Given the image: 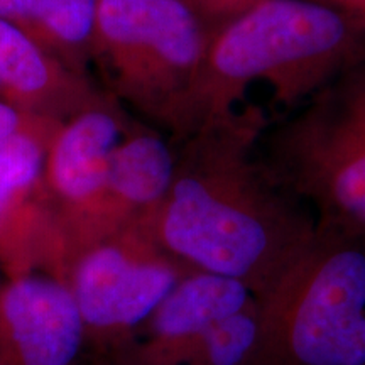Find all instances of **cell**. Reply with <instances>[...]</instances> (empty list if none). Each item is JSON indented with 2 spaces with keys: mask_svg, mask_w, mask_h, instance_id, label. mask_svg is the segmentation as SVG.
<instances>
[{
  "mask_svg": "<svg viewBox=\"0 0 365 365\" xmlns=\"http://www.w3.org/2000/svg\"><path fill=\"white\" fill-rule=\"evenodd\" d=\"M261 108L203 127L176 154L173 182L145 222L154 240L190 271L242 282L262 298L317 232L312 212L257 158Z\"/></svg>",
  "mask_w": 365,
  "mask_h": 365,
  "instance_id": "6da1fadb",
  "label": "cell"
},
{
  "mask_svg": "<svg viewBox=\"0 0 365 365\" xmlns=\"http://www.w3.org/2000/svg\"><path fill=\"white\" fill-rule=\"evenodd\" d=\"M364 59V17L317 0H262L210 41L191 107H208L207 127L262 85L289 112Z\"/></svg>",
  "mask_w": 365,
  "mask_h": 365,
  "instance_id": "7a4b0ae2",
  "label": "cell"
},
{
  "mask_svg": "<svg viewBox=\"0 0 365 365\" xmlns=\"http://www.w3.org/2000/svg\"><path fill=\"white\" fill-rule=\"evenodd\" d=\"M259 317L252 365H365V235L317 225Z\"/></svg>",
  "mask_w": 365,
  "mask_h": 365,
  "instance_id": "3957f363",
  "label": "cell"
},
{
  "mask_svg": "<svg viewBox=\"0 0 365 365\" xmlns=\"http://www.w3.org/2000/svg\"><path fill=\"white\" fill-rule=\"evenodd\" d=\"M257 158L317 225L365 235V59L267 122Z\"/></svg>",
  "mask_w": 365,
  "mask_h": 365,
  "instance_id": "277c9868",
  "label": "cell"
},
{
  "mask_svg": "<svg viewBox=\"0 0 365 365\" xmlns=\"http://www.w3.org/2000/svg\"><path fill=\"white\" fill-rule=\"evenodd\" d=\"M159 247L145 222L76 255L68 271L90 360H107L188 272Z\"/></svg>",
  "mask_w": 365,
  "mask_h": 365,
  "instance_id": "5b68a950",
  "label": "cell"
},
{
  "mask_svg": "<svg viewBox=\"0 0 365 365\" xmlns=\"http://www.w3.org/2000/svg\"><path fill=\"white\" fill-rule=\"evenodd\" d=\"M97 26L139 93L186 125L210 44L188 0H98Z\"/></svg>",
  "mask_w": 365,
  "mask_h": 365,
  "instance_id": "8992f818",
  "label": "cell"
},
{
  "mask_svg": "<svg viewBox=\"0 0 365 365\" xmlns=\"http://www.w3.org/2000/svg\"><path fill=\"white\" fill-rule=\"evenodd\" d=\"M120 140L115 118L105 112H86L59 132L46 156V180L61 203L54 232L65 281L71 262L85 247Z\"/></svg>",
  "mask_w": 365,
  "mask_h": 365,
  "instance_id": "52a82bcc",
  "label": "cell"
},
{
  "mask_svg": "<svg viewBox=\"0 0 365 365\" xmlns=\"http://www.w3.org/2000/svg\"><path fill=\"white\" fill-rule=\"evenodd\" d=\"M85 327L66 281L48 272L0 284V365H75Z\"/></svg>",
  "mask_w": 365,
  "mask_h": 365,
  "instance_id": "ba28073f",
  "label": "cell"
},
{
  "mask_svg": "<svg viewBox=\"0 0 365 365\" xmlns=\"http://www.w3.org/2000/svg\"><path fill=\"white\" fill-rule=\"evenodd\" d=\"M255 299L252 291L239 281L188 271L103 364L182 365L210 327Z\"/></svg>",
  "mask_w": 365,
  "mask_h": 365,
  "instance_id": "9c48e42d",
  "label": "cell"
},
{
  "mask_svg": "<svg viewBox=\"0 0 365 365\" xmlns=\"http://www.w3.org/2000/svg\"><path fill=\"white\" fill-rule=\"evenodd\" d=\"M175 170V150L159 135L135 134L120 140L83 250L153 215L170 190Z\"/></svg>",
  "mask_w": 365,
  "mask_h": 365,
  "instance_id": "30bf717a",
  "label": "cell"
},
{
  "mask_svg": "<svg viewBox=\"0 0 365 365\" xmlns=\"http://www.w3.org/2000/svg\"><path fill=\"white\" fill-rule=\"evenodd\" d=\"M46 156L38 137L22 129L0 140V264L11 249L19 205L44 175Z\"/></svg>",
  "mask_w": 365,
  "mask_h": 365,
  "instance_id": "8fae6325",
  "label": "cell"
},
{
  "mask_svg": "<svg viewBox=\"0 0 365 365\" xmlns=\"http://www.w3.org/2000/svg\"><path fill=\"white\" fill-rule=\"evenodd\" d=\"M261 317L259 299L220 319L195 346L182 365H252L257 352Z\"/></svg>",
  "mask_w": 365,
  "mask_h": 365,
  "instance_id": "7c38bea8",
  "label": "cell"
},
{
  "mask_svg": "<svg viewBox=\"0 0 365 365\" xmlns=\"http://www.w3.org/2000/svg\"><path fill=\"white\" fill-rule=\"evenodd\" d=\"M48 83V66L36 44L11 21L0 19V86L36 93Z\"/></svg>",
  "mask_w": 365,
  "mask_h": 365,
  "instance_id": "4fadbf2b",
  "label": "cell"
},
{
  "mask_svg": "<svg viewBox=\"0 0 365 365\" xmlns=\"http://www.w3.org/2000/svg\"><path fill=\"white\" fill-rule=\"evenodd\" d=\"M98 0H56L44 26L65 43H81L97 26Z\"/></svg>",
  "mask_w": 365,
  "mask_h": 365,
  "instance_id": "5bb4252c",
  "label": "cell"
},
{
  "mask_svg": "<svg viewBox=\"0 0 365 365\" xmlns=\"http://www.w3.org/2000/svg\"><path fill=\"white\" fill-rule=\"evenodd\" d=\"M56 0H0V19H34L44 24Z\"/></svg>",
  "mask_w": 365,
  "mask_h": 365,
  "instance_id": "9a60e30c",
  "label": "cell"
},
{
  "mask_svg": "<svg viewBox=\"0 0 365 365\" xmlns=\"http://www.w3.org/2000/svg\"><path fill=\"white\" fill-rule=\"evenodd\" d=\"M195 2L205 12L212 14L215 17H222V19H227V22H230L235 17L247 12L249 9L261 4L262 0H195Z\"/></svg>",
  "mask_w": 365,
  "mask_h": 365,
  "instance_id": "2e32d148",
  "label": "cell"
},
{
  "mask_svg": "<svg viewBox=\"0 0 365 365\" xmlns=\"http://www.w3.org/2000/svg\"><path fill=\"white\" fill-rule=\"evenodd\" d=\"M21 129V120L11 105L0 102V140Z\"/></svg>",
  "mask_w": 365,
  "mask_h": 365,
  "instance_id": "e0dca14e",
  "label": "cell"
},
{
  "mask_svg": "<svg viewBox=\"0 0 365 365\" xmlns=\"http://www.w3.org/2000/svg\"><path fill=\"white\" fill-rule=\"evenodd\" d=\"M317 2H322L325 6L339 9V11L365 19V0H317Z\"/></svg>",
  "mask_w": 365,
  "mask_h": 365,
  "instance_id": "ac0fdd59",
  "label": "cell"
},
{
  "mask_svg": "<svg viewBox=\"0 0 365 365\" xmlns=\"http://www.w3.org/2000/svg\"><path fill=\"white\" fill-rule=\"evenodd\" d=\"M88 365H105L103 362H98V360H90Z\"/></svg>",
  "mask_w": 365,
  "mask_h": 365,
  "instance_id": "d6986e66",
  "label": "cell"
}]
</instances>
